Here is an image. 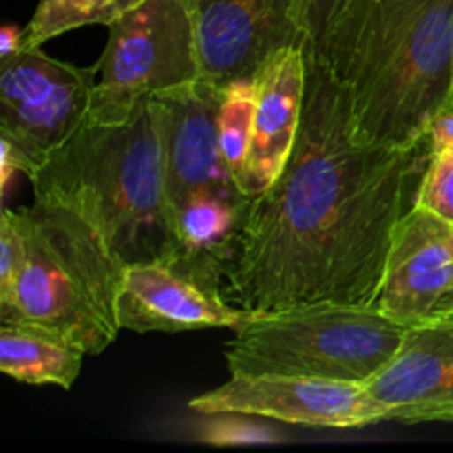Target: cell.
I'll return each instance as SVG.
<instances>
[{"instance_id": "1", "label": "cell", "mask_w": 453, "mask_h": 453, "mask_svg": "<svg viewBox=\"0 0 453 453\" xmlns=\"http://www.w3.org/2000/svg\"><path fill=\"white\" fill-rule=\"evenodd\" d=\"M429 159V135L410 149L361 144L343 87L308 49L299 140L248 206L226 296L250 314L314 301L374 305L394 228L416 203Z\"/></svg>"}, {"instance_id": "2", "label": "cell", "mask_w": 453, "mask_h": 453, "mask_svg": "<svg viewBox=\"0 0 453 453\" xmlns=\"http://www.w3.org/2000/svg\"><path fill=\"white\" fill-rule=\"evenodd\" d=\"M361 144L410 149L453 88V0H357L321 49Z\"/></svg>"}, {"instance_id": "3", "label": "cell", "mask_w": 453, "mask_h": 453, "mask_svg": "<svg viewBox=\"0 0 453 453\" xmlns=\"http://www.w3.org/2000/svg\"><path fill=\"white\" fill-rule=\"evenodd\" d=\"M29 181L35 199L82 215L124 265L171 261L184 252L150 100L122 124L87 119Z\"/></svg>"}, {"instance_id": "4", "label": "cell", "mask_w": 453, "mask_h": 453, "mask_svg": "<svg viewBox=\"0 0 453 453\" xmlns=\"http://www.w3.org/2000/svg\"><path fill=\"white\" fill-rule=\"evenodd\" d=\"M25 259L0 323H34L73 341L87 357L119 334L118 299L127 265L73 208L35 199L18 211Z\"/></svg>"}, {"instance_id": "5", "label": "cell", "mask_w": 453, "mask_h": 453, "mask_svg": "<svg viewBox=\"0 0 453 453\" xmlns=\"http://www.w3.org/2000/svg\"><path fill=\"white\" fill-rule=\"evenodd\" d=\"M407 327L376 305L314 303L250 314L226 343L230 376H314L370 385L392 363Z\"/></svg>"}, {"instance_id": "6", "label": "cell", "mask_w": 453, "mask_h": 453, "mask_svg": "<svg viewBox=\"0 0 453 453\" xmlns=\"http://www.w3.org/2000/svg\"><path fill=\"white\" fill-rule=\"evenodd\" d=\"M88 119L122 124L159 93L199 80L193 20L186 0H144L109 25L96 62Z\"/></svg>"}, {"instance_id": "7", "label": "cell", "mask_w": 453, "mask_h": 453, "mask_svg": "<svg viewBox=\"0 0 453 453\" xmlns=\"http://www.w3.org/2000/svg\"><path fill=\"white\" fill-rule=\"evenodd\" d=\"M96 75V65H69L40 47L0 58V140L27 177L87 122Z\"/></svg>"}, {"instance_id": "8", "label": "cell", "mask_w": 453, "mask_h": 453, "mask_svg": "<svg viewBox=\"0 0 453 453\" xmlns=\"http://www.w3.org/2000/svg\"><path fill=\"white\" fill-rule=\"evenodd\" d=\"M221 283L219 268L186 252L171 261L127 265L118 299L119 327L137 334L234 330L250 312L234 305Z\"/></svg>"}, {"instance_id": "9", "label": "cell", "mask_w": 453, "mask_h": 453, "mask_svg": "<svg viewBox=\"0 0 453 453\" xmlns=\"http://www.w3.org/2000/svg\"><path fill=\"white\" fill-rule=\"evenodd\" d=\"M193 20L199 80L224 91L257 80L288 47H308L296 0H186Z\"/></svg>"}, {"instance_id": "10", "label": "cell", "mask_w": 453, "mask_h": 453, "mask_svg": "<svg viewBox=\"0 0 453 453\" xmlns=\"http://www.w3.org/2000/svg\"><path fill=\"white\" fill-rule=\"evenodd\" d=\"M188 407L197 414L234 411L326 429H357L389 420L367 385L314 376H230L228 383L195 396Z\"/></svg>"}, {"instance_id": "11", "label": "cell", "mask_w": 453, "mask_h": 453, "mask_svg": "<svg viewBox=\"0 0 453 453\" xmlns=\"http://www.w3.org/2000/svg\"><path fill=\"white\" fill-rule=\"evenodd\" d=\"M376 308L410 327L453 317V224L414 206L394 228Z\"/></svg>"}, {"instance_id": "12", "label": "cell", "mask_w": 453, "mask_h": 453, "mask_svg": "<svg viewBox=\"0 0 453 453\" xmlns=\"http://www.w3.org/2000/svg\"><path fill=\"white\" fill-rule=\"evenodd\" d=\"M219 102L221 91L203 80L150 97L173 217L190 195L242 193L221 157Z\"/></svg>"}, {"instance_id": "13", "label": "cell", "mask_w": 453, "mask_h": 453, "mask_svg": "<svg viewBox=\"0 0 453 453\" xmlns=\"http://www.w3.org/2000/svg\"><path fill=\"white\" fill-rule=\"evenodd\" d=\"M367 389L389 420L453 423V319L410 327L396 357Z\"/></svg>"}, {"instance_id": "14", "label": "cell", "mask_w": 453, "mask_h": 453, "mask_svg": "<svg viewBox=\"0 0 453 453\" xmlns=\"http://www.w3.org/2000/svg\"><path fill=\"white\" fill-rule=\"evenodd\" d=\"M305 84V44L279 51L257 78L255 122L243 180V193L248 197L268 190L290 162L303 118Z\"/></svg>"}, {"instance_id": "15", "label": "cell", "mask_w": 453, "mask_h": 453, "mask_svg": "<svg viewBox=\"0 0 453 453\" xmlns=\"http://www.w3.org/2000/svg\"><path fill=\"white\" fill-rule=\"evenodd\" d=\"M87 352L66 336L34 323H0V370L25 385L71 389Z\"/></svg>"}, {"instance_id": "16", "label": "cell", "mask_w": 453, "mask_h": 453, "mask_svg": "<svg viewBox=\"0 0 453 453\" xmlns=\"http://www.w3.org/2000/svg\"><path fill=\"white\" fill-rule=\"evenodd\" d=\"M144 0H38L25 27V47H42L47 40L87 25H113Z\"/></svg>"}, {"instance_id": "17", "label": "cell", "mask_w": 453, "mask_h": 453, "mask_svg": "<svg viewBox=\"0 0 453 453\" xmlns=\"http://www.w3.org/2000/svg\"><path fill=\"white\" fill-rule=\"evenodd\" d=\"M257 106V80H239L221 91L217 128L219 149L230 175L243 193L248 153H250L252 122Z\"/></svg>"}, {"instance_id": "18", "label": "cell", "mask_w": 453, "mask_h": 453, "mask_svg": "<svg viewBox=\"0 0 453 453\" xmlns=\"http://www.w3.org/2000/svg\"><path fill=\"white\" fill-rule=\"evenodd\" d=\"M203 425L199 427L197 438L206 445H274L283 441V434L270 425L255 420L257 416L221 411V414H202Z\"/></svg>"}, {"instance_id": "19", "label": "cell", "mask_w": 453, "mask_h": 453, "mask_svg": "<svg viewBox=\"0 0 453 453\" xmlns=\"http://www.w3.org/2000/svg\"><path fill=\"white\" fill-rule=\"evenodd\" d=\"M416 203L453 224V150L432 155Z\"/></svg>"}, {"instance_id": "20", "label": "cell", "mask_w": 453, "mask_h": 453, "mask_svg": "<svg viewBox=\"0 0 453 453\" xmlns=\"http://www.w3.org/2000/svg\"><path fill=\"white\" fill-rule=\"evenodd\" d=\"M25 259V237H22L18 211L3 208L0 217V303L12 296Z\"/></svg>"}, {"instance_id": "21", "label": "cell", "mask_w": 453, "mask_h": 453, "mask_svg": "<svg viewBox=\"0 0 453 453\" xmlns=\"http://www.w3.org/2000/svg\"><path fill=\"white\" fill-rule=\"evenodd\" d=\"M354 3L357 0H296V16L308 35V49H321Z\"/></svg>"}, {"instance_id": "22", "label": "cell", "mask_w": 453, "mask_h": 453, "mask_svg": "<svg viewBox=\"0 0 453 453\" xmlns=\"http://www.w3.org/2000/svg\"><path fill=\"white\" fill-rule=\"evenodd\" d=\"M427 135H429V146H432V155L453 150V109L449 104H445L441 111H438L432 127H429Z\"/></svg>"}, {"instance_id": "23", "label": "cell", "mask_w": 453, "mask_h": 453, "mask_svg": "<svg viewBox=\"0 0 453 453\" xmlns=\"http://www.w3.org/2000/svg\"><path fill=\"white\" fill-rule=\"evenodd\" d=\"M22 47H25V27L4 25L0 29V58L13 56Z\"/></svg>"}, {"instance_id": "24", "label": "cell", "mask_w": 453, "mask_h": 453, "mask_svg": "<svg viewBox=\"0 0 453 453\" xmlns=\"http://www.w3.org/2000/svg\"><path fill=\"white\" fill-rule=\"evenodd\" d=\"M447 104H449L451 109H453V88H451V97H449V102H447Z\"/></svg>"}, {"instance_id": "25", "label": "cell", "mask_w": 453, "mask_h": 453, "mask_svg": "<svg viewBox=\"0 0 453 453\" xmlns=\"http://www.w3.org/2000/svg\"><path fill=\"white\" fill-rule=\"evenodd\" d=\"M451 319H453V317H451Z\"/></svg>"}]
</instances>
